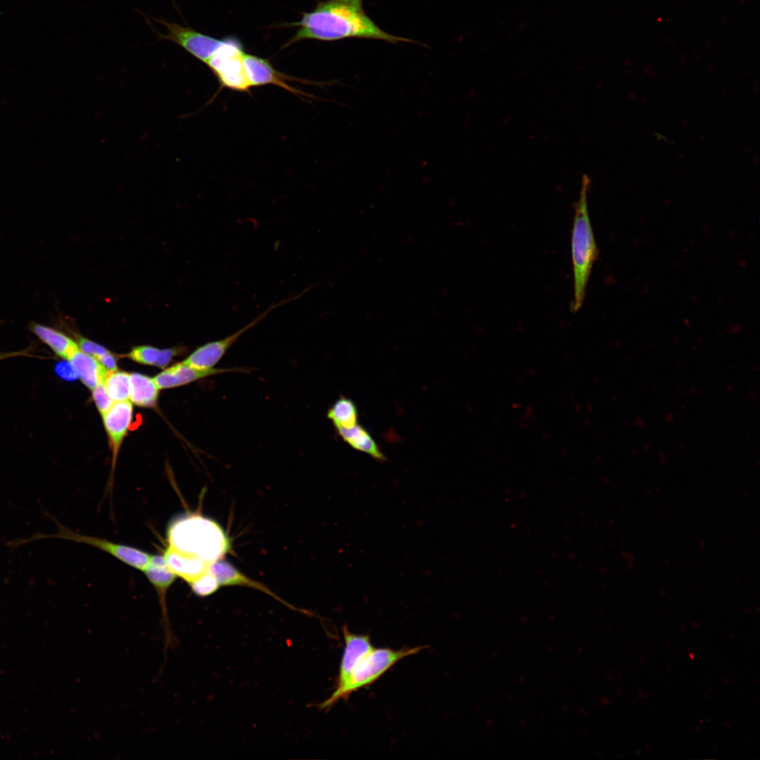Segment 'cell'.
<instances>
[{
  "label": "cell",
  "instance_id": "7c38bea8",
  "mask_svg": "<svg viewBox=\"0 0 760 760\" xmlns=\"http://www.w3.org/2000/svg\"><path fill=\"white\" fill-rule=\"evenodd\" d=\"M239 372H247V369L240 367L199 369L182 362L165 369L153 379L159 389L171 388L188 384L207 376Z\"/></svg>",
  "mask_w": 760,
  "mask_h": 760
},
{
  "label": "cell",
  "instance_id": "30bf717a",
  "mask_svg": "<svg viewBox=\"0 0 760 760\" xmlns=\"http://www.w3.org/2000/svg\"><path fill=\"white\" fill-rule=\"evenodd\" d=\"M244 65L252 87L274 85L295 94L309 96L308 94L289 85L287 82L310 83V81L294 78L277 71L267 59L245 53Z\"/></svg>",
  "mask_w": 760,
  "mask_h": 760
},
{
  "label": "cell",
  "instance_id": "6da1fadb",
  "mask_svg": "<svg viewBox=\"0 0 760 760\" xmlns=\"http://www.w3.org/2000/svg\"><path fill=\"white\" fill-rule=\"evenodd\" d=\"M363 1H319L313 11L304 13L299 22L292 24L298 28L287 45L303 39L330 42L354 37L393 44L416 43L414 40L393 35L381 29L365 13L362 8Z\"/></svg>",
  "mask_w": 760,
  "mask_h": 760
},
{
  "label": "cell",
  "instance_id": "d4e9b609",
  "mask_svg": "<svg viewBox=\"0 0 760 760\" xmlns=\"http://www.w3.org/2000/svg\"><path fill=\"white\" fill-rule=\"evenodd\" d=\"M99 362L106 368L107 371H113L118 369V365L116 359L110 351L100 355L96 357Z\"/></svg>",
  "mask_w": 760,
  "mask_h": 760
},
{
  "label": "cell",
  "instance_id": "3957f363",
  "mask_svg": "<svg viewBox=\"0 0 760 760\" xmlns=\"http://www.w3.org/2000/svg\"><path fill=\"white\" fill-rule=\"evenodd\" d=\"M590 180L587 175L581 179V189L574 204V215L571 238V260L574 273V300L572 310L577 312L583 305L587 284L597 249L589 217L588 192Z\"/></svg>",
  "mask_w": 760,
  "mask_h": 760
},
{
  "label": "cell",
  "instance_id": "d6986e66",
  "mask_svg": "<svg viewBox=\"0 0 760 760\" xmlns=\"http://www.w3.org/2000/svg\"><path fill=\"white\" fill-rule=\"evenodd\" d=\"M179 348L160 349L150 346L134 347L128 353L122 355L137 363L164 368L173 357L179 353Z\"/></svg>",
  "mask_w": 760,
  "mask_h": 760
},
{
  "label": "cell",
  "instance_id": "7a4b0ae2",
  "mask_svg": "<svg viewBox=\"0 0 760 760\" xmlns=\"http://www.w3.org/2000/svg\"><path fill=\"white\" fill-rule=\"evenodd\" d=\"M221 526L196 513L173 519L167 528V549L208 564L220 559L229 547Z\"/></svg>",
  "mask_w": 760,
  "mask_h": 760
},
{
  "label": "cell",
  "instance_id": "ffe728a7",
  "mask_svg": "<svg viewBox=\"0 0 760 760\" xmlns=\"http://www.w3.org/2000/svg\"><path fill=\"white\" fill-rule=\"evenodd\" d=\"M327 416L336 429H348L358 424L357 407L353 400L345 396L333 403Z\"/></svg>",
  "mask_w": 760,
  "mask_h": 760
},
{
  "label": "cell",
  "instance_id": "52a82bcc",
  "mask_svg": "<svg viewBox=\"0 0 760 760\" xmlns=\"http://www.w3.org/2000/svg\"><path fill=\"white\" fill-rule=\"evenodd\" d=\"M308 289H305L293 296L286 298L277 303L272 304L262 312L259 314L249 323L239 329L229 336L213 341L208 342L194 350L183 362L199 369H209L214 367L221 360L228 350L236 342V341L247 331L257 325L272 311L288 303L298 299L303 296Z\"/></svg>",
  "mask_w": 760,
  "mask_h": 760
},
{
  "label": "cell",
  "instance_id": "e0dca14e",
  "mask_svg": "<svg viewBox=\"0 0 760 760\" xmlns=\"http://www.w3.org/2000/svg\"><path fill=\"white\" fill-rule=\"evenodd\" d=\"M336 431L340 437L353 449L367 454L377 461L386 460L375 440L361 425L357 424L350 428Z\"/></svg>",
  "mask_w": 760,
  "mask_h": 760
},
{
  "label": "cell",
  "instance_id": "603a6c76",
  "mask_svg": "<svg viewBox=\"0 0 760 760\" xmlns=\"http://www.w3.org/2000/svg\"><path fill=\"white\" fill-rule=\"evenodd\" d=\"M92 397L101 415L108 411L114 403L107 393L103 383L99 384L92 390Z\"/></svg>",
  "mask_w": 760,
  "mask_h": 760
},
{
  "label": "cell",
  "instance_id": "8fae6325",
  "mask_svg": "<svg viewBox=\"0 0 760 760\" xmlns=\"http://www.w3.org/2000/svg\"><path fill=\"white\" fill-rule=\"evenodd\" d=\"M133 408L129 400L114 402L108 411L102 414L110 447L113 454L112 468H115L117 456L127 435L132 419Z\"/></svg>",
  "mask_w": 760,
  "mask_h": 760
},
{
  "label": "cell",
  "instance_id": "7402d4cb",
  "mask_svg": "<svg viewBox=\"0 0 760 760\" xmlns=\"http://www.w3.org/2000/svg\"><path fill=\"white\" fill-rule=\"evenodd\" d=\"M189 585L192 592L198 597L210 595L220 588L217 580L208 571Z\"/></svg>",
  "mask_w": 760,
  "mask_h": 760
},
{
  "label": "cell",
  "instance_id": "484cf974",
  "mask_svg": "<svg viewBox=\"0 0 760 760\" xmlns=\"http://www.w3.org/2000/svg\"><path fill=\"white\" fill-rule=\"evenodd\" d=\"M28 355V352L27 350L0 353V361L3 360H5V359L11 358V357H18V356H23V355Z\"/></svg>",
  "mask_w": 760,
  "mask_h": 760
},
{
  "label": "cell",
  "instance_id": "ba28073f",
  "mask_svg": "<svg viewBox=\"0 0 760 760\" xmlns=\"http://www.w3.org/2000/svg\"><path fill=\"white\" fill-rule=\"evenodd\" d=\"M156 20L167 29L165 34L157 33L160 39L175 42L205 63L222 41L177 23L168 22L163 18Z\"/></svg>",
  "mask_w": 760,
  "mask_h": 760
},
{
  "label": "cell",
  "instance_id": "277c9868",
  "mask_svg": "<svg viewBox=\"0 0 760 760\" xmlns=\"http://www.w3.org/2000/svg\"><path fill=\"white\" fill-rule=\"evenodd\" d=\"M423 648L417 646L393 650L373 647L357 661L343 680L336 683L330 696L319 704V709L329 710L339 701L348 699L352 693L374 683L401 659L417 654Z\"/></svg>",
  "mask_w": 760,
  "mask_h": 760
},
{
  "label": "cell",
  "instance_id": "9c48e42d",
  "mask_svg": "<svg viewBox=\"0 0 760 760\" xmlns=\"http://www.w3.org/2000/svg\"><path fill=\"white\" fill-rule=\"evenodd\" d=\"M146 578L155 588L162 613V626L165 638V649L174 647L175 637L172 634L169 621L166 604V595L177 578L166 564L163 555H152L151 559L143 570Z\"/></svg>",
  "mask_w": 760,
  "mask_h": 760
},
{
  "label": "cell",
  "instance_id": "9a60e30c",
  "mask_svg": "<svg viewBox=\"0 0 760 760\" xmlns=\"http://www.w3.org/2000/svg\"><path fill=\"white\" fill-rule=\"evenodd\" d=\"M77 376L90 390L103 383L107 372L99 361L92 355L82 351L79 347L68 357Z\"/></svg>",
  "mask_w": 760,
  "mask_h": 760
},
{
  "label": "cell",
  "instance_id": "cb8c5ba5",
  "mask_svg": "<svg viewBox=\"0 0 760 760\" xmlns=\"http://www.w3.org/2000/svg\"><path fill=\"white\" fill-rule=\"evenodd\" d=\"M75 341L82 351L96 358L109 351L101 345L80 335L76 336Z\"/></svg>",
  "mask_w": 760,
  "mask_h": 760
},
{
  "label": "cell",
  "instance_id": "2e32d148",
  "mask_svg": "<svg viewBox=\"0 0 760 760\" xmlns=\"http://www.w3.org/2000/svg\"><path fill=\"white\" fill-rule=\"evenodd\" d=\"M31 331L61 358L68 360L70 355L78 348L75 341L63 332L39 323L30 325Z\"/></svg>",
  "mask_w": 760,
  "mask_h": 760
},
{
  "label": "cell",
  "instance_id": "ac0fdd59",
  "mask_svg": "<svg viewBox=\"0 0 760 760\" xmlns=\"http://www.w3.org/2000/svg\"><path fill=\"white\" fill-rule=\"evenodd\" d=\"M129 380V399L132 403L144 407H152L156 405L159 388L153 378L139 373H132Z\"/></svg>",
  "mask_w": 760,
  "mask_h": 760
},
{
  "label": "cell",
  "instance_id": "5bb4252c",
  "mask_svg": "<svg viewBox=\"0 0 760 760\" xmlns=\"http://www.w3.org/2000/svg\"><path fill=\"white\" fill-rule=\"evenodd\" d=\"M343 634L345 646L336 683L343 680L357 661L374 647L367 635L353 633L346 626Z\"/></svg>",
  "mask_w": 760,
  "mask_h": 760
},
{
  "label": "cell",
  "instance_id": "5b68a950",
  "mask_svg": "<svg viewBox=\"0 0 760 760\" xmlns=\"http://www.w3.org/2000/svg\"><path fill=\"white\" fill-rule=\"evenodd\" d=\"M43 513L47 515L49 517L55 522L58 531L54 534H44L41 533H36L32 534L28 538L16 539L10 540L6 543V545L11 550L17 548L23 544L27 543L31 541L38 540L39 539L47 538H62L68 540L75 541L77 543H81L89 545L104 551L123 563L130 566L133 568L143 571L148 565L152 555H150L144 551L139 550L137 548L125 545L120 543H116L103 538L89 536L86 535H82L75 533L70 529L65 527L61 524L58 520L52 516L48 515L46 512L43 511Z\"/></svg>",
  "mask_w": 760,
  "mask_h": 760
},
{
  "label": "cell",
  "instance_id": "44dd1931",
  "mask_svg": "<svg viewBox=\"0 0 760 760\" xmlns=\"http://www.w3.org/2000/svg\"><path fill=\"white\" fill-rule=\"evenodd\" d=\"M129 376L130 374L118 369L106 372L103 385L113 402L128 400L129 398Z\"/></svg>",
  "mask_w": 760,
  "mask_h": 760
},
{
  "label": "cell",
  "instance_id": "8992f818",
  "mask_svg": "<svg viewBox=\"0 0 760 760\" xmlns=\"http://www.w3.org/2000/svg\"><path fill=\"white\" fill-rule=\"evenodd\" d=\"M245 52L239 40L223 39L205 62L222 88L248 92L252 87L244 65Z\"/></svg>",
  "mask_w": 760,
  "mask_h": 760
},
{
  "label": "cell",
  "instance_id": "4fadbf2b",
  "mask_svg": "<svg viewBox=\"0 0 760 760\" xmlns=\"http://www.w3.org/2000/svg\"><path fill=\"white\" fill-rule=\"evenodd\" d=\"M208 571L215 578L220 587L241 585L255 588L271 595L290 608L296 609L277 596L265 585L249 578L225 560L221 559L215 560L209 565Z\"/></svg>",
  "mask_w": 760,
  "mask_h": 760
}]
</instances>
